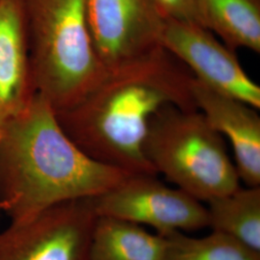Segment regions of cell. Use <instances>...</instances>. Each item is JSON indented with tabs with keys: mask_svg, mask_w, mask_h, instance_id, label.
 Listing matches in <instances>:
<instances>
[{
	"mask_svg": "<svg viewBox=\"0 0 260 260\" xmlns=\"http://www.w3.org/2000/svg\"><path fill=\"white\" fill-rule=\"evenodd\" d=\"M194 76L163 47L107 72L74 105L55 111L86 155L133 175L157 176L145 153L149 122L168 106L197 110Z\"/></svg>",
	"mask_w": 260,
	"mask_h": 260,
	"instance_id": "1",
	"label": "cell"
},
{
	"mask_svg": "<svg viewBox=\"0 0 260 260\" xmlns=\"http://www.w3.org/2000/svg\"><path fill=\"white\" fill-rule=\"evenodd\" d=\"M131 176L78 149L40 93L0 130V213L11 221L103 195Z\"/></svg>",
	"mask_w": 260,
	"mask_h": 260,
	"instance_id": "2",
	"label": "cell"
},
{
	"mask_svg": "<svg viewBox=\"0 0 260 260\" xmlns=\"http://www.w3.org/2000/svg\"><path fill=\"white\" fill-rule=\"evenodd\" d=\"M37 93L55 111L83 98L107 70L93 48L85 0H23Z\"/></svg>",
	"mask_w": 260,
	"mask_h": 260,
	"instance_id": "3",
	"label": "cell"
},
{
	"mask_svg": "<svg viewBox=\"0 0 260 260\" xmlns=\"http://www.w3.org/2000/svg\"><path fill=\"white\" fill-rule=\"evenodd\" d=\"M145 153L156 174L200 202L240 187L223 136L198 110L168 106L149 122Z\"/></svg>",
	"mask_w": 260,
	"mask_h": 260,
	"instance_id": "4",
	"label": "cell"
},
{
	"mask_svg": "<svg viewBox=\"0 0 260 260\" xmlns=\"http://www.w3.org/2000/svg\"><path fill=\"white\" fill-rule=\"evenodd\" d=\"M96 218L89 198L11 221L0 232V260H89Z\"/></svg>",
	"mask_w": 260,
	"mask_h": 260,
	"instance_id": "5",
	"label": "cell"
},
{
	"mask_svg": "<svg viewBox=\"0 0 260 260\" xmlns=\"http://www.w3.org/2000/svg\"><path fill=\"white\" fill-rule=\"evenodd\" d=\"M93 204L98 216L148 224L161 235L208 226L207 208L199 200L151 175H133L93 198Z\"/></svg>",
	"mask_w": 260,
	"mask_h": 260,
	"instance_id": "6",
	"label": "cell"
},
{
	"mask_svg": "<svg viewBox=\"0 0 260 260\" xmlns=\"http://www.w3.org/2000/svg\"><path fill=\"white\" fill-rule=\"evenodd\" d=\"M93 48L110 71L161 47L166 18L157 0H85Z\"/></svg>",
	"mask_w": 260,
	"mask_h": 260,
	"instance_id": "7",
	"label": "cell"
},
{
	"mask_svg": "<svg viewBox=\"0 0 260 260\" xmlns=\"http://www.w3.org/2000/svg\"><path fill=\"white\" fill-rule=\"evenodd\" d=\"M161 47L201 83L259 110V85L247 75L234 51L209 30L192 22L167 19Z\"/></svg>",
	"mask_w": 260,
	"mask_h": 260,
	"instance_id": "8",
	"label": "cell"
},
{
	"mask_svg": "<svg viewBox=\"0 0 260 260\" xmlns=\"http://www.w3.org/2000/svg\"><path fill=\"white\" fill-rule=\"evenodd\" d=\"M197 110L233 146L238 177L248 187H260V117L251 105L216 92L193 79Z\"/></svg>",
	"mask_w": 260,
	"mask_h": 260,
	"instance_id": "9",
	"label": "cell"
},
{
	"mask_svg": "<svg viewBox=\"0 0 260 260\" xmlns=\"http://www.w3.org/2000/svg\"><path fill=\"white\" fill-rule=\"evenodd\" d=\"M36 93L23 0H0V130L27 108Z\"/></svg>",
	"mask_w": 260,
	"mask_h": 260,
	"instance_id": "10",
	"label": "cell"
},
{
	"mask_svg": "<svg viewBox=\"0 0 260 260\" xmlns=\"http://www.w3.org/2000/svg\"><path fill=\"white\" fill-rule=\"evenodd\" d=\"M167 239L140 224L98 216L89 260H166Z\"/></svg>",
	"mask_w": 260,
	"mask_h": 260,
	"instance_id": "11",
	"label": "cell"
},
{
	"mask_svg": "<svg viewBox=\"0 0 260 260\" xmlns=\"http://www.w3.org/2000/svg\"><path fill=\"white\" fill-rule=\"evenodd\" d=\"M201 26L232 50L260 52V0H196Z\"/></svg>",
	"mask_w": 260,
	"mask_h": 260,
	"instance_id": "12",
	"label": "cell"
},
{
	"mask_svg": "<svg viewBox=\"0 0 260 260\" xmlns=\"http://www.w3.org/2000/svg\"><path fill=\"white\" fill-rule=\"evenodd\" d=\"M208 226L260 252V187H239L207 202Z\"/></svg>",
	"mask_w": 260,
	"mask_h": 260,
	"instance_id": "13",
	"label": "cell"
},
{
	"mask_svg": "<svg viewBox=\"0 0 260 260\" xmlns=\"http://www.w3.org/2000/svg\"><path fill=\"white\" fill-rule=\"evenodd\" d=\"M163 236L167 239L166 260H260L259 251L218 232L201 238L182 232Z\"/></svg>",
	"mask_w": 260,
	"mask_h": 260,
	"instance_id": "14",
	"label": "cell"
},
{
	"mask_svg": "<svg viewBox=\"0 0 260 260\" xmlns=\"http://www.w3.org/2000/svg\"><path fill=\"white\" fill-rule=\"evenodd\" d=\"M157 3L166 19L199 24L196 0H157Z\"/></svg>",
	"mask_w": 260,
	"mask_h": 260,
	"instance_id": "15",
	"label": "cell"
}]
</instances>
